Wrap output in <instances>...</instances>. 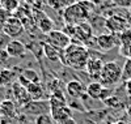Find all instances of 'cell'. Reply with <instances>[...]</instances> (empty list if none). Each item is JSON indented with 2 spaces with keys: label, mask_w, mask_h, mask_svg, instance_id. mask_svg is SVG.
I'll return each instance as SVG.
<instances>
[{
  "label": "cell",
  "mask_w": 131,
  "mask_h": 124,
  "mask_svg": "<svg viewBox=\"0 0 131 124\" xmlns=\"http://www.w3.org/2000/svg\"><path fill=\"white\" fill-rule=\"evenodd\" d=\"M89 58L91 56H89L88 48L84 44L75 43V42H71L70 46L62 50V54H60V61L66 67H68L71 69H76V71L85 69Z\"/></svg>",
  "instance_id": "obj_1"
},
{
  "label": "cell",
  "mask_w": 131,
  "mask_h": 124,
  "mask_svg": "<svg viewBox=\"0 0 131 124\" xmlns=\"http://www.w3.org/2000/svg\"><path fill=\"white\" fill-rule=\"evenodd\" d=\"M96 5L92 0H79L78 3L66 8L62 12V17L66 25H79L81 22H86L92 16Z\"/></svg>",
  "instance_id": "obj_2"
},
{
  "label": "cell",
  "mask_w": 131,
  "mask_h": 124,
  "mask_svg": "<svg viewBox=\"0 0 131 124\" xmlns=\"http://www.w3.org/2000/svg\"><path fill=\"white\" fill-rule=\"evenodd\" d=\"M98 81L105 88H110L113 85H117L119 81H122V67L117 61L105 63Z\"/></svg>",
  "instance_id": "obj_3"
},
{
  "label": "cell",
  "mask_w": 131,
  "mask_h": 124,
  "mask_svg": "<svg viewBox=\"0 0 131 124\" xmlns=\"http://www.w3.org/2000/svg\"><path fill=\"white\" fill-rule=\"evenodd\" d=\"M46 42L49 44H51V46L54 47H57L58 50H64L66 47H68L72 39L66 34V33L63 30H57V29H54L51 30L50 33H47L46 34Z\"/></svg>",
  "instance_id": "obj_4"
},
{
  "label": "cell",
  "mask_w": 131,
  "mask_h": 124,
  "mask_svg": "<svg viewBox=\"0 0 131 124\" xmlns=\"http://www.w3.org/2000/svg\"><path fill=\"white\" fill-rule=\"evenodd\" d=\"M24 31H25V26L18 17L10 15L7 18L5 24H4V33L9 38L18 39V37H21L24 34Z\"/></svg>",
  "instance_id": "obj_5"
},
{
  "label": "cell",
  "mask_w": 131,
  "mask_h": 124,
  "mask_svg": "<svg viewBox=\"0 0 131 124\" xmlns=\"http://www.w3.org/2000/svg\"><path fill=\"white\" fill-rule=\"evenodd\" d=\"M91 39H93V28L88 21L81 22V24L75 26V35L72 38V42L80 44H88Z\"/></svg>",
  "instance_id": "obj_6"
},
{
  "label": "cell",
  "mask_w": 131,
  "mask_h": 124,
  "mask_svg": "<svg viewBox=\"0 0 131 124\" xmlns=\"http://www.w3.org/2000/svg\"><path fill=\"white\" fill-rule=\"evenodd\" d=\"M105 28L113 34H121L127 28H130V24L126 17H122L119 15H113L105 18Z\"/></svg>",
  "instance_id": "obj_7"
},
{
  "label": "cell",
  "mask_w": 131,
  "mask_h": 124,
  "mask_svg": "<svg viewBox=\"0 0 131 124\" xmlns=\"http://www.w3.org/2000/svg\"><path fill=\"white\" fill-rule=\"evenodd\" d=\"M118 44H121L118 34L107 33V34H100L96 37V46L101 51H110Z\"/></svg>",
  "instance_id": "obj_8"
},
{
  "label": "cell",
  "mask_w": 131,
  "mask_h": 124,
  "mask_svg": "<svg viewBox=\"0 0 131 124\" xmlns=\"http://www.w3.org/2000/svg\"><path fill=\"white\" fill-rule=\"evenodd\" d=\"M23 111H25L26 114H36L38 116L43 114H49L50 105L49 102H43V101H30L29 103H26L23 107Z\"/></svg>",
  "instance_id": "obj_9"
},
{
  "label": "cell",
  "mask_w": 131,
  "mask_h": 124,
  "mask_svg": "<svg viewBox=\"0 0 131 124\" xmlns=\"http://www.w3.org/2000/svg\"><path fill=\"white\" fill-rule=\"evenodd\" d=\"M104 64L105 63L100 58H89L88 63H86V67H85V71L93 78V81H98V80H100V76H101V72H102V68H104Z\"/></svg>",
  "instance_id": "obj_10"
},
{
  "label": "cell",
  "mask_w": 131,
  "mask_h": 124,
  "mask_svg": "<svg viewBox=\"0 0 131 124\" xmlns=\"http://www.w3.org/2000/svg\"><path fill=\"white\" fill-rule=\"evenodd\" d=\"M34 17H36L34 20L37 22L38 29L43 33V34H47V33H50L51 30H54V21L45 12H42V10L36 12L34 13Z\"/></svg>",
  "instance_id": "obj_11"
},
{
  "label": "cell",
  "mask_w": 131,
  "mask_h": 124,
  "mask_svg": "<svg viewBox=\"0 0 131 124\" xmlns=\"http://www.w3.org/2000/svg\"><path fill=\"white\" fill-rule=\"evenodd\" d=\"M12 93H13V97L16 99V102L20 103L21 107H24L26 103H29L30 101H31L30 97H29V94H28L26 88L23 86L18 81H16V82L12 84Z\"/></svg>",
  "instance_id": "obj_12"
},
{
  "label": "cell",
  "mask_w": 131,
  "mask_h": 124,
  "mask_svg": "<svg viewBox=\"0 0 131 124\" xmlns=\"http://www.w3.org/2000/svg\"><path fill=\"white\" fill-rule=\"evenodd\" d=\"M85 90H86V86H84V84L80 82L79 80H70L67 85H66V92L73 99L81 98L85 93Z\"/></svg>",
  "instance_id": "obj_13"
},
{
  "label": "cell",
  "mask_w": 131,
  "mask_h": 124,
  "mask_svg": "<svg viewBox=\"0 0 131 124\" xmlns=\"http://www.w3.org/2000/svg\"><path fill=\"white\" fill-rule=\"evenodd\" d=\"M9 58H23L26 54V46L18 39H12L5 47Z\"/></svg>",
  "instance_id": "obj_14"
},
{
  "label": "cell",
  "mask_w": 131,
  "mask_h": 124,
  "mask_svg": "<svg viewBox=\"0 0 131 124\" xmlns=\"http://www.w3.org/2000/svg\"><path fill=\"white\" fill-rule=\"evenodd\" d=\"M28 94L31 101H41L45 98V88L41 82H31L26 86Z\"/></svg>",
  "instance_id": "obj_15"
},
{
  "label": "cell",
  "mask_w": 131,
  "mask_h": 124,
  "mask_svg": "<svg viewBox=\"0 0 131 124\" xmlns=\"http://www.w3.org/2000/svg\"><path fill=\"white\" fill-rule=\"evenodd\" d=\"M18 82L26 88L31 82H39V75L34 69H25L18 76Z\"/></svg>",
  "instance_id": "obj_16"
},
{
  "label": "cell",
  "mask_w": 131,
  "mask_h": 124,
  "mask_svg": "<svg viewBox=\"0 0 131 124\" xmlns=\"http://www.w3.org/2000/svg\"><path fill=\"white\" fill-rule=\"evenodd\" d=\"M104 88L105 86L100 81H92V82H89L88 85H86L85 93H86V95H88L89 98H92V99H100Z\"/></svg>",
  "instance_id": "obj_17"
},
{
  "label": "cell",
  "mask_w": 131,
  "mask_h": 124,
  "mask_svg": "<svg viewBox=\"0 0 131 124\" xmlns=\"http://www.w3.org/2000/svg\"><path fill=\"white\" fill-rule=\"evenodd\" d=\"M51 116H52V119L55 120L57 123L60 124L62 121L72 118V110H71V107H70L68 105H66V106H63V107H59V108L55 110V111H52V112H51Z\"/></svg>",
  "instance_id": "obj_18"
},
{
  "label": "cell",
  "mask_w": 131,
  "mask_h": 124,
  "mask_svg": "<svg viewBox=\"0 0 131 124\" xmlns=\"http://www.w3.org/2000/svg\"><path fill=\"white\" fill-rule=\"evenodd\" d=\"M42 52H43V55H45L50 61H58V60H60L62 51L58 50L57 47L51 46V44H49L47 42L42 44Z\"/></svg>",
  "instance_id": "obj_19"
},
{
  "label": "cell",
  "mask_w": 131,
  "mask_h": 124,
  "mask_svg": "<svg viewBox=\"0 0 131 124\" xmlns=\"http://www.w3.org/2000/svg\"><path fill=\"white\" fill-rule=\"evenodd\" d=\"M0 111H2L3 116H8V118H15L16 116V112H17V108H16V105L13 101H9V99H5L2 102L0 105Z\"/></svg>",
  "instance_id": "obj_20"
},
{
  "label": "cell",
  "mask_w": 131,
  "mask_h": 124,
  "mask_svg": "<svg viewBox=\"0 0 131 124\" xmlns=\"http://www.w3.org/2000/svg\"><path fill=\"white\" fill-rule=\"evenodd\" d=\"M78 2H79V0H47L49 5H50L52 9L60 10V12H63L66 8L71 7L72 4L78 3Z\"/></svg>",
  "instance_id": "obj_21"
},
{
  "label": "cell",
  "mask_w": 131,
  "mask_h": 124,
  "mask_svg": "<svg viewBox=\"0 0 131 124\" xmlns=\"http://www.w3.org/2000/svg\"><path fill=\"white\" fill-rule=\"evenodd\" d=\"M16 77L15 71L12 69H0V86H8L9 84H13Z\"/></svg>",
  "instance_id": "obj_22"
},
{
  "label": "cell",
  "mask_w": 131,
  "mask_h": 124,
  "mask_svg": "<svg viewBox=\"0 0 131 124\" xmlns=\"http://www.w3.org/2000/svg\"><path fill=\"white\" fill-rule=\"evenodd\" d=\"M20 7V0H0V8L5 9L8 13L17 10Z\"/></svg>",
  "instance_id": "obj_23"
},
{
  "label": "cell",
  "mask_w": 131,
  "mask_h": 124,
  "mask_svg": "<svg viewBox=\"0 0 131 124\" xmlns=\"http://www.w3.org/2000/svg\"><path fill=\"white\" fill-rule=\"evenodd\" d=\"M131 80V59L126 58L125 64L122 67V81H128Z\"/></svg>",
  "instance_id": "obj_24"
},
{
  "label": "cell",
  "mask_w": 131,
  "mask_h": 124,
  "mask_svg": "<svg viewBox=\"0 0 131 124\" xmlns=\"http://www.w3.org/2000/svg\"><path fill=\"white\" fill-rule=\"evenodd\" d=\"M57 121L52 119L51 114H43L36 118V124H55Z\"/></svg>",
  "instance_id": "obj_25"
},
{
  "label": "cell",
  "mask_w": 131,
  "mask_h": 124,
  "mask_svg": "<svg viewBox=\"0 0 131 124\" xmlns=\"http://www.w3.org/2000/svg\"><path fill=\"white\" fill-rule=\"evenodd\" d=\"M60 86H62V82H60V80H58V78H54V80L47 82V89H49V92H51V94L55 93V92H59Z\"/></svg>",
  "instance_id": "obj_26"
},
{
  "label": "cell",
  "mask_w": 131,
  "mask_h": 124,
  "mask_svg": "<svg viewBox=\"0 0 131 124\" xmlns=\"http://www.w3.org/2000/svg\"><path fill=\"white\" fill-rule=\"evenodd\" d=\"M9 16H10V13H8L5 9L0 8V34L4 33V24H5V21Z\"/></svg>",
  "instance_id": "obj_27"
},
{
  "label": "cell",
  "mask_w": 131,
  "mask_h": 124,
  "mask_svg": "<svg viewBox=\"0 0 131 124\" xmlns=\"http://www.w3.org/2000/svg\"><path fill=\"white\" fill-rule=\"evenodd\" d=\"M113 5L119 7V8H131V0H109Z\"/></svg>",
  "instance_id": "obj_28"
},
{
  "label": "cell",
  "mask_w": 131,
  "mask_h": 124,
  "mask_svg": "<svg viewBox=\"0 0 131 124\" xmlns=\"http://www.w3.org/2000/svg\"><path fill=\"white\" fill-rule=\"evenodd\" d=\"M104 103L106 105V106H109V107H117V106H119V99L117 98V97H109V98H106L105 101H104Z\"/></svg>",
  "instance_id": "obj_29"
},
{
  "label": "cell",
  "mask_w": 131,
  "mask_h": 124,
  "mask_svg": "<svg viewBox=\"0 0 131 124\" xmlns=\"http://www.w3.org/2000/svg\"><path fill=\"white\" fill-rule=\"evenodd\" d=\"M10 41H12V38H9L5 33H2V34H0V48H5L7 44Z\"/></svg>",
  "instance_id": "obj_30"
},
{
  "label": "cell",
  "mask_w": 131,
  "mask_h": 124,
  "mask_svg": "<svg viewBox=\"0 0 131 124\" xmlns=\"http://www.w3.org/2000/svg\"><path fill=\"white\" fill-rule=\"evenodd\" d=\"M63 31L72 39L73 35H75V26H73V25H66V24H64V30H63Z\"/></svg>",
  "instance_id": "obj_31"
},
{
  "label": "cell",
  "mask_w": 131,
  "mask_h": 124,
  "mask_svg": "<svg viewBox=\"0 0 131 124\" xmlns=\"http://www.w3.org/2000/svg\"><path fill=\"white\" fill-rule=\"evenodd\" d=\"M8 58H9V55H8L7 50H5V48H0V63L7 61Z\"/></svg>",
  "instance_id": "obj_32"
},
{
  "label": "cell",
  "mask_w": 131,
  "mask_h": 124,
  "mask_svg": "<svg viewBox=\"0 0 131 124\" xmlns=\"http://www.w3.org/2000/svg\"><path fill=\"white\" fill-rule=\"evenodd\" d=\"M126 93L131 97V80H128V81H126Z\"/></svg>",
  "instance_id": "obj_33"
},
{
  "label": "cell",
  "mask_w": 131,
  "mask_h": 124,
  "mask_svg": "<svg viewBox=\"0 0 131 124\" xmlns=\"http://www.w3.org/2000/svg\"><path fill=\"white\" fill-rule=\"evenodd\" d=\"M60 124H76V123H75V120H73L72 118H70V119H67V120H64V121H62Z\"/></svg>",
  "instance_id": "obj_34"
},
{
  "label": "cell",
  "mask_w": 131,
  "mask_h": 124,
  "mask_svg": "<svg viewBox=\"0 0 131 124\" xmlns=\"http://www.w3.org/2000/svg\"><path fill=\"white\" fill-rule=\"evenodd\" d=\"M127 112H128V116H131V107L128 108V111H127Z\"/></svg>",
  "instance_id": "obj_35"
},
{
  "label": "cell",
  "mask_w": 131,
  "mask_h": 124,
  "mask_svg": "<svg viewBox=\"0 0 131 124\" xmlns=\"http://www.w3.org/2000/svg\"><path fill=\"white\" fill-rule=\"evenodd\" d=\"M25 2H28V3L30 2V3H33V2H34V0H25Z\"/></svg>",
  "instance_id": "obj_36"
},
{
  "label": "cell",
  "mask_w": 131,
  "mask_h": 124,
  "mask_svg": "<svg viewBox=\"0 0 131 124\" xmlns=\"http://www.w3.org/2000/svg\"><path fill=\"white\" fill-rule=\"evenodd\" d=\"M3 116V114H2V111H0V118H2Z\"/></svg>",
  "instance_id": "obj_37"
},
{
  "label": "cell",
  "mask_w": 131,
  "mask_h": 124,
  "mask_svg": "<svg viewBox=\"0 0 131 124\" xmlns=\"http://www.w3.org/2000/svg\"><path fill=\"white\" fill-rule=\"evenodd\" d=\"M2 102H3V101H2V98H0V105H2Z\"/></svg>",
  "instance_id": "obj_38"
},
{
  "label": "cell",
  "mask_w": 131,
  "mask_h": 124,
  "mask_svg": "<svg viewBox=\"0 0 131 124\" xmlns=\"http://www.w3.org/2000/svg\"><path fill=\"white\" fill-rule=\"evenodd\" d=\"M89 124H92V123H89Z\"/></svg>",
  "instance_id": "obj_39"
}]
</instances>
